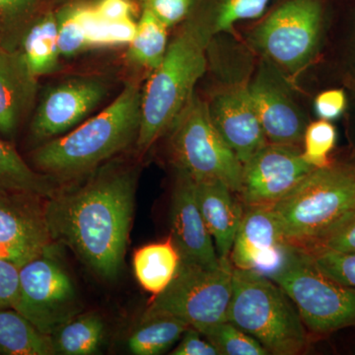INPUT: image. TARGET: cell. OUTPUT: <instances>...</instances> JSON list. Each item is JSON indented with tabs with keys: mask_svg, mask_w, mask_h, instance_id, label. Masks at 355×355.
<instances>
[{
	"mask_svg": "<svg viewBox=\"0 0 355 355\" xmlns=\"http://www.w3.org/2000/svg\"><path fill=\"white\" fill-rule=\"evenodd\" d=\"M0 354L51 355L55 354L53 336L46 335L18 311L0 310Z\"/></svg>",
	"mask_w": 355,
	"mask_h": 355,
	"instance_id": "obj_23",
	"label": "cell"
},
{
	"mask_svg": "<svg viewBox=\"0 0 355 355\" xmlns=\"http://www.w3.org/2000/svg\"><path fill=\"white\" fill-rule=\"evenodd\" d=\"M104 338V321L94 313L77 315L53 335L55 354L64 355L94 354Z\"/></svg>",
	"mask_w": 355,
	"mask_h": 355,
	"instance_id": "obj_26",
	"label": "cell"
},
{
	"mask_svg": "<svg viewBox=\"0 0 355 355\" xmlns=\"http://www.w3.org/2000/svg\"><path fill=\"white\" fill-rule=\"evenodd\" d=\"M177 171L195 181H219L234 193L241 189L243 164L212 123L207 102L195 93L169 130Z\"/></svg>",
	"mask_w": 355,
	"mask_h": 355,
	"instance_id": "obj_6",
	"label": "cell"
},
{
	"mask_svg": "<svg viewBox=\"0 0 355 355\" xmlns=\"http://www.w3.org/2000/svg\"><path fill=\"white\" fill-rule=\"evenodd\" d=\"M79 6H70L58 16V43L60 55L71 58L90 49L80 18Z\"/></svg>",
	"mask_w": 355,
	"mask_h": 355,
	"instance_id": "obj_31",
	"label": "cell"
},
{
	"mask_svg": "<svg viewBox=\"0 0 355 355\" xmlns=\"http://www.w3.org/2000/svg\"><path fill=\"white\" fill-rule=\"evenodd\" d=\"M19 270L10 261L0 259V310L15 305L19 292Z\"/></svg>",
	"mask_w": 355,
	"mask_h": 355,
	"instance_id": "obj_35",
	"label": "cell"
},
{
	"mask_svg": "<svg viewBox=\"0 0 355 355\" xmlns=\"http://www.w3.org/2000/svg\"><path fill=\"white\" fill-rule=\"evenodd\" d=\"M343 69L347 79V85L352 91L355 102V17L352 29L349 33V38L345 44V55H343Z\"/></svg>",
	"mask_w": 355,
	"mask_h": 355,
	"instance_id": "obj_39",
	"label": "cell"
},
{
	"mask_svg": "<svg viewBox=\"0 0 355 355\" xmlns=\"http://www.w3.org/2000/svg\"><path fill=\"white\" fill-rule=\"evenodd\" d=\"M46 200L37 196L0 191V259L21 268L51 248Z\"/></svg>",
	"mask_w": 355,
	"mask_h": 355,
	"instance_id": "obj_12",
	"label": "cell"
},
{
	"mask_svg": "<svg viewBox=\"0 0 355 355\" xmlns=\"http://www.w3.org/2000/svg\"><path fill=\"white\" fill-rule=\"evenodd\" d=\"M173 355H219L214 345L209 340H203L200 331L188 328L182 336Z\"/></svg>",
	"mask_w": 355,
	"mask_h": 355,
	"instance_id": "obj_37",
	"label": "cell"
},
{
	"mask_svg": "<svg viewBox=\"0 0 355 355\" xmlns=\"http://www.w3.org/2000/svg\"><path fill=\"white\" fill-rule=\"evenodd\" d=\"M107 83L94 76L76 77L50 89L44 96L31 123V135L44 141L67 133L104 101Z\"/></svg>",
	"mask_w": 355,
	"mask_h": 355,
	"instance_id": "obj_14",
	"label": "cell"
},
{
	"mask_svg": "<svg viewBox=\"0 0 355 355\" xmlns=\"http://www.w3.org/2000/svg\"><path fill=\"white\" fill-rule=\"evenodd\" d=\"M180 263L181 254L170 238L139 248L133 256V270L142 288L156 296L171 284Z\"/></svg>",
	"mask_w": 355,
	"mask_h": 355,
	"instance_id": "obj_22",
	"label": "cell"
},
{
	"mask_svg": "<svg viewBox=\"0 0 355 355\" xmlns=\"http://www.w3.org/2000/svg\"><path fill=\"white\" fill-rule=\"evenodd\" d=\"M300 249H326L355 253V209Z\"/></svg>",
	"mask_w": 355,
	"mask_h": 355,
	"instance_id": "obj_32",
	"label": "cell"
},
{
	"mask_svg": "<svg viewBox=\"0 0 355 355\" xmlns=\"http://www.w3.org/2000/svg\"><path fill=\"white\" fill-rule=\"evenodd\" d=\"M170 217L171 239L182 261L203 268L220 266L221 260L198 207L195 181L182 171H177Z\"/></svg>",
	"mask_w": 355,
	"mask_h": 355,
	"instance_id": "obj_17",
	"label": "cell"
},
{
	"mask_svg": "<svg viewBox=\"0 0 355 355\" xmlns=\"http://www.w3.org/2000/svg\"><path fill=\"white\" fill-rule=\"evenodd\" d=\"M207 107L217 132L242 164L268 144L248 84L225 86L212 96Z\"/></svg>",
	"mask_w": 355,
	"mask_h": 355,
	"instance_id": "obj_16",
	"label": "cell"
},
{
	"mask_svg": "<svg viewBox=\"0 0 355 355\" xmlns=\"http://www.w3.org/2000/svg\"><path fill=\"white\" fill-rule=\"evenodd\" d=\"M28 67L37 78L50 74L58 64V16H42L26 32L19 50Z\"/></svg>",
	"mask_w": 355,
	"mask_h": 355,
	"instance_id": "obj_24",
	"label": "cell"
},
{
	"mask_svg": "<svg viewBox=\"0 0 355 355\" xmlns=\"http://www.w3.org/2000/svg\"><path fill=\"white\" fill-rule=\"evenodd\" d=\"M188 328V324L169 315L146 318L128 338V347L135 355L161 354L181 340Z\"/></svg>",
	"mask_w": 355,
	"mask_h": 355,
	"instance_id": "obj_25",
	"label": "cell"
},
{
	"mask_svg": "<svg viewBox=\"0 0 355 355\" xmlns=\"http://www.w3.org/2000/svg\"><path fill=\"white\" fill-rule=\"evenodd\" d=\"M168 28L150 11L142 8L137 34L128 44V60L154 70L162 62L168 49Z\"/></svg>",
	"mask_w": 355,
	"mask_h": 355,
	"instance_id": "obj_27",
	"label": "cell"
},
{
	"mask_svg": "<svg viewBox=\"0 0 355 355\" xmlns=\"http://www.w3.org/2000/svg\"><path fill=\"white\" fill-rule=\"evenodd\" d=\"M203 336L214 345L219 355L268 354L256 338L229 321L216 324Z\"/></svg>",
	"mask_w": 355,
	"mask_h": 355,
	"instance_id": "obj_29",
	"label": "cell"
},
{
	"mask_svg": "<svg viewBox=\"0 0 355 355\" xmlns=\"http://www.w3.org/2000/svg\"><path fill=\"white\" fill-rule=\"evenodd\" d=\"M324 22L322 0H286L254 28L249 41L280 73L295 76L316 57Z\"/></svg>",
	"mask_w": 355,
	"mask_h": 355,
	"instance_id": "obj_9",
	"label": "cell"
},
{
	"mask_svg": "<svg viewBox=\"0 0 355 355\" xmlns=\"http://www.w3.org/2000/svg\"><path fill=\"white\" fill-rule=\"evenodd\" d=\"M349 97L343 89L334 88L323 91L315 99L317 116L322 120L336 121L347 111Z\"/></svg>",
	"mask_w": 355,
	"mask_h": 355,
	"instance_id": "obj_34",
	"label": "cell"
},
{
	"mask_svg": "<svg viewBox=\"0 0 355 355\" xmlns=\"http://www.w3.org/2000/svg\"><path fill=\"white\" fill-rule=\"evenodd\" d=\"M272 207L287 241L306 246L355 209V164L313 170Z\"/></svg>",
	"mask_w": 355,
	"mask_h": 355,
	"instance_id": "obj_5",
	"label": "cell"
},
{
	"mask_svg": "<svg viewBox=\"0 0 355 355\" xmlns=\"http://www.w3.org/2000/svg\"><path fill=\"white\" fill-rule=\"evenodd\" d=\"M142 89L137 81L125 83L99 114L67 135L44 142L32 154L37 169L58 181L85 176L137 144Z\"/></svg>",
	"mask_w": 355,
	"mask_h": 355,
	"instance_id": "obj_2",
	"label": "cell"
},
{
	"mask_svg": "<svg viewBox=\"0 0 355 355\" xmlns=\"http://www.w3.org/2000/svg\"><path fill=\"white\" fill-rule=\"evenodd\" d=\"M336 130L330 121L322 120L308 123L303 135L302 156L315 169L331 164L330 154L335 148Z\"/></svg>",
	"mask_w": 355,
	"mask_h": 355,
	"instance_id": "obj_28",
	"label": "cell"
},
{
	"mask_svg": "<svg viewBox=\"0 0 355 355\" xmlns=\"http://www.w3.org/2000/svg\"><path fill=\"white\" fill-rule=\"evenodd\" d=\"M93 8L97 15L107 22L132 19L135 12L132 0H99Z\"/></svg>",
	"mask_w": 355,
	"mask_h": 355,
	"instance_id": "obj_38",
	"label": "cell"
},
{
	"mask_svg": "<svg viewBox=\"0 0 355 355\" xmlns=\"http://www.w3.org/2000/svg\"><path fill=\"white\" fill-rule=\"evenodd\" d=\"M139 170L105 163L78 184L60 187L44 205L51 239L69 247L103 279L118 277L135 211Z\"/></svg>",
	"mask_w": 355,
	"mask_h": 355,
	"instance_id": "obj_1",
	"label": "cell"
},
{
	"mask_svg": "<svg viewBox=\"0 0 355 355\" xmlns=\"http://www.w3.org/2000/svg\"><path fill=\"white\" fill-rule=\"evenodd\" d=\"M209 43L198 26L187 18L168 44L164 58L142 89L141 120L135 144L140 154L169 130L195 94L196 85L207 69L205 51Z\"/></svg>",
	"mask_w": 355,
	"mask_h": 355,
	"instance_id": "obj_3",
	"label": "cell"
},
{
	"mask_svg": "<svg viewBox=\"0 0 355 355\" xmlns=\"http://www.w3.org/2000/svg\"><path fill=\"white\" fill-rule=\"evenodd\" d=\"M227 321L256 338L268 354H300L308 345L307 328L284 289L234 266Z\"/></svg>",
	"mask_w": 355,
	"mask_h": 355,
	"instance_id": "obj_4",
	"label": "cell"
},
{
	"mask_svg": "<svg viewBox=\"0 0 355 355\" xmlns=\"http://www.w3.org/2000/svg\"><path fill=\"white\" fill-rule=\"evenodd\" d=\"M248 87L268 142L302 144L307 121L289 94L279 70L270 62H263Z\"/></svg>",
	"mask_w": 355,
	"mask_h": 355,
	"instance_id": "obj_15",
	"label": "cell"
},
{
	"mask_svg": "<svg viewBox=\"0 0 355 355\" xmlns=\"http://www.w3.org/2000/svg\"><path fill=\"white\" fill-rule=\"evenodd\" d=\"M293 248L273 207H244L229 260L238 270L270 279L286 263Z\"/></svg>",
	"mask_w": 355,
	"mask_h": 355,
	"instance_id": "obj_13",
	"label": "cell"
},
{
	"mask_svg": "<svg viewBox=\"0 0 355 355\" xmlns=\"http://www.w3.org/2000/svg\"><path fill=\"white\" fill-rule=\"evenodd\" d=\"M220 260V266L214 268L181 260L171 284L154 296L141 319L169 315L202 336L216 324L227 321L233 266L229 259Z\"/></svg>",
	"mask_w": 355,
	"mask_h": 355,
	"instance_id": "obj_7",
	"label": "cell"
},
{
	"mask_svg": "<svg viewBox=\"0 0 355 355\" xmlns=\"http://www.w3.org/2000/svg\"><path fill=\"white\" fill-rule=\"evenodd\" d=\"M270 279L291 299L311 333L326 335L355 326V288L328 277L298 247Z\"/></svg>",
	"mask_w": 355,
	"mask_h": 355,
	"instance_id": "obj_8",
	"label": "cell"
},
{
	"mask_svg": "<svg viewBox=\"0 0 355 355\" xmlns=\"http://www.w3.org/2000/svg\"><path fill=\"white\" fill-rule=\"evenodd\" d=\"M40 0H0V16L14 18L22 15L36 6Z\"/></svg>",
	"mask_w": 355,
	"mask_h": 355,
	"instance_id": "obj_40",
	"label": "cell"
},
{
	"mask_svg": "<svg viewBox=\"0 0 355 355\" xmlns=\"http://www.w3.org/2000/svg\"><path fill=\"white\" fill-rule=\"evenodd\" d=\"M137 23L132 19L107 22L102 31V46L130 44L137 34Z\"/></svg>",
	"mask_w": 355,
	"mask_h": 355,
	"instance_id": "obj_36",
	"label": "cell"
},
{
	"mask_svg": "<svg viewBox=\"0 0 355 355\" xmlns=\"http://www.w3.org/2000/svg\"><path fill=\"white\" fill-rule=\"evenodd\" d=\"M315 168L299 146L268 144L243 164L238 197L244 207L275 205L286 197Z\"/></svg>",
	"mask_w": 355,
	"mask_h": 355,
	"instance_id": "obj_11",
	"label": "cell"
},
{
	"mask_svg": "<svg viewBox=\"0 0 355 355\" xmlns=\"http://www.w3.org/2000/svg\"><path fill=\"white\" fill-rule=\"evenodd\" d=\"M167 28L179 24L190 15L195 0H139Z\"/></svg>",
	"mask_w": 355,
	"mask_h": 355,
	"instance_id": "obj_33",
	"label": "cell"
},
{
	"mask_svg": "<svg viewBox=\"0 0 355 355\" xmlns=\"http://www.w3.org/2000/svg\"><path fill=\"white\" fill-rule=\"evenodd\" d=\"M60 188L57 179L33 170L12 144L0 139V191L28 193L48 200Z\"/></svg>",
	"mask_w": 355,
	"mask_h": 355,
	"instance_id": "obj_21",
	"label": "cell"
},
{
	"mask_svg": "<svg viewBox=\"0 0 355 355\" xmlns=\"http://www.w3.org/2000/svg\"><path fill=\"white\" fill-rule=\"evenodd\" d=\"M38 89V78L18 50L0 51V132L11 137L29 113Z\"/></svg>",
	"mask_w": 355,
	"mask_h": 355,
	"instance_id": "obj_18",
	"label": "cell"
},
{
	"mask_svg": "<svg viewBox=\"0 0 355 355\" xmlns=\"http://www.w3.org/2000/svg\"><path fill=\"white\" fill-rule=\"evenodd\" d=\"M270 0H200L193 2L188 18L198 26L207 38L228 33L236 23L256 19L265 12Z\"/></svg>",
	"mask_w": 355,
	"mask_h": 355,
	"instance_id": "obj_20",
	"label": "cell"
},
{
	"mask_svg": "<svg viewBox=\"0 0 355 355\" xmlns=\"http://www.w3.org/2000/svg\"><path fill=\"white\" fill-rule=\"evenodd\" d=\"M301 250L328 277L345 286L355 288V253L326 249Z\"/></svg>",
	"mask_w": 355,
	"mask_h": 355,
	"instance_id": "obj_30",
	"label": "cell"
},
{
	"mask_svg": "<svg viewBox=\"0 0 355 355\" xmlns=\"http://www.w3.org/2000/svg\"><path fill=\"white\" fill-rule=\"evenodd\" d=\"M195 184L198 207L218 258L229 259L244 205L237 193L221 182L195 181Z\"/></svg>",
	"mask_w": 355,
	"mask_h": 355,
	"instance_id": "obj_19",
	"label": "cell"
},
{
	"mask_svg": "<svg viewBox=\"0 0 355 355\" xmlns=\"http://www.w3.org/2000/svg\"><path fill=\"white\" fill-rule=\"evenodd\" d=\"M53 249L21 266L19 292L13 308L50 336L80 310L73 282L55 258Z\"/></svg>",
	"mask_w": 355,
	"mask_h": 355,
	"instance_id": "obj_10",
	"label": "cell"
}]
</instances>
